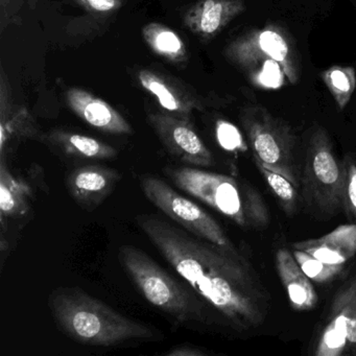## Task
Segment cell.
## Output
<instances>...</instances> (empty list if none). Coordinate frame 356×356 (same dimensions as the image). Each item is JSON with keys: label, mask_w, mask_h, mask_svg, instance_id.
Segmentation results:
<instances>
[{"label": "cell", "mask_w": 356, "mask_h": 356, "mask_svg": "<svg viewBox=\"0 0 356 356\" xmlns=\"http://www.w3.org/2000/svg\"><path fill=\"white\" fill-rule=\"evenodd\" d=\"M32 189L24 181L13 176L5 161L0 166V212L3 218H20L29 209Z\"/></svg>", "instance_id": "cell-20"}, {"label": "cell", "mask_w": 356, "mask_h": 356, "mask_svg": "<svg viewBox=\"0 0 356 356\" xmlns=\"http://www.w3.org/2000/svg\"><path fill=\"white\" fill-rule=\"evenodd\" d=\"M216 134L218 145L226 151L237 153L247 149L238 129L226 120H218L216 122Z\"/></svg>", "instance_id": "cell-25"}, {"label": "cell", "mask_w": 356, "mask_h": 356, "mask_svg": "<svg viewBox=\"0 0 356 356\" xmlns=\"http://www.w3.org/2000/svg\"><path fill=\"white\" fill-rule=\"evenodd\" d=\"M304 195L310 206L325 214L343 209V168L323 128L312 133L301 175Z\"/></svg>", "instance_id": "cell-7"}, {"label": "cell", "mask_w": 356, "mask_h": 356, "mask_svg": "<svg viewBox=\"0 0 356 356\" xmlns=\"http://www.w3.org/2000/svg\"><path fill=\"white\" fill-rule=\"evenodd\" d=\"M86 11L93 14H112L124 5V0H76Z\"/></svg>", "instance_id": "cell-26"}, {"label": "cell", "mask_w": 356, "mask_h": 356, "mask_svg": "<svg viewBox=\"0 0 356 356\" xmlns=\"http://www.w3.org/2000/svg\"><path fill=\"white\" fill-rule=\"evenodd\" d=\"M254 162H255L256 168L259 170L262 178L264 179L266 184L270 187V191L274 193L275 197L278 200L283 211L287 216H293L298 207V201H299L298 189L299 188L296 187L289 179L285 178L282 175L268 170L256 160H254Z\"/></svg>", "instance_id": "cell-22"}, {"label": "cell", "mask_w": 356, "mask_h": 356, "mask_svg": "<svg viewBox=\"0 0 356 356\" xmlns=\"http://www.w3.org/2000/svg\"><path fill=\"white\" fill-rule=\"evenodd\" d=\"M276 268L291 307L300 312L316 307L318 303L316 289L291 252L286 249L278 250Z\"/></svg>", "instance_id": "cell-16"}, {"label": "cell", "mask_w": 356, "mask_h": 356, "mask_svg": "<svg viewBox=\"0 0 356 356\" xmlns=\"http://www.w3.org/2000/svg\"><path fill=\"white\" fill-rule=\"evenodd\" d=\"M140 86L155 97L164 112L191 120L195 111L204 109V102L197 93L174 76L152 70L137 72Z\"/></svg>", "instance_id": "cell-11"}, {"label": "cell", "mask_w": 356, "mask_h": 356, "mask_svg": "<svg viewBox=\"0 0 356 356\" xmlns=\"http://www.w3.org/2000/svg\"><path fill=\"white\" fill-rule=\"evenodd\" d=\"M68 107L87 124L102 132L114 135L133 134L128 120L111 105L88 91L72 88L66 92Z\"/></svg>", "instance_id": "cell-14"}, {"label": "cell", "mask_w": 356, "mask_h": 356, "mask_svg": "<svg viewBox=\"0 0 356 356\" xmlns=\"http://www.w3.org/2000/svg\"><path fill=\"white\" fill-rule=\"evenodd\" d=\"M166 176L181 191L197 197L245 229L270 225L268 206L257 189L226 175L193 168H168Z\"/></svg>", "instance_id": "cell-3"}, {"label": "cell", "mask_w": 356, "mask_h": 356, "mask_svg": "<svg viewBox=\"0 0 356 356\" xmlns=\"http://www.w3.org/2000/svg\"><path fill=\"white\" fill-rule=\"evenodd\" d=\"M120 264L143 297L177 322H202L204 312L199 302L147 253L133 245H122Z\"/></svg>", "instance_id": "cell-5"}, {"label": "cell", "mask_w": 356, "mask_h": 356, "mask_svg": "<svg viewBox=\"0 0 356 356\" xmlns=\"http://www.w3.org/2000/svg\"><path fill=\"white\" fill-rule=\"evenodd\" d=\"M245 11L243 0H199L183 16V26L197 38H216Z\"/></svg>", "instance_id": "cell-12"}, {"label": "cell", "mask_w": 356, "mask_h": 356, "mask_svg": "<svg viewBox=\"0 0 356 356\" xmlns=\"http://www.w3.org/2000/svg\"><path fill=\"white\" fill-rule=\"evenodd\" d=\"M49 309L58 326L78 341L112 347L130 341H152L151 327L116 312L78 287H59L49 295Z\"/></svg>", "instance_id": "cell-2"}, {"label": "cell", "mask_w": 356, "mask_h": 356, "mask_svg": "<svg viewBox=\"0 0 356 356\" xmlns=\"http://www.w3.org/2000/svg\"><path fill=\"white\" fill-rule=\"evenodd\" d=\"M143 37L152 51L165 61L176 65H183L188 61L186 44L170 26L160 22L145 24Z\"/></svg>", "instance_id": "cell-19"}, {"label": "cell", "mask_w": 356, "mask_h": 356, "mask_svg": "<svg viewBox=\"0 0 356 356\" xmlns=\"http://www.w3.org/2000/svg\"><path fill=\"white\" fill-rule=\"evenodd\" d=\"M343 209L350 222H356V158L352 154L343 157Z\"/></svg>", "instance_id": "cell-24"}, {"label": "cell", "mask_w": 356, "mask_h": 356, "mask_svg": "<svg viewBox=\"0 0 356 356\" xmlns=\"http://www.w3.org/2000/svg\"><path fill=\"white\" fill-rule=\"evenodd\" d=\"M293 248L326 264L343 266L356 255V222L341 225L318 238L298 241Z\"/></svg>", "instance_id": "cell-15"}, {"label": "cell", "mask_w": 356, "mask_h": 356, "mask_svg": "<svg viewBox=\"0 0 356 356\" xmlns=\"http://www.w3.org/2000/svg\"><path fill=\"white\" fill-rule=\"evenodd\" d=\"M241 124L247 133L254 160L268 170L282 175L299 188L302 172L296 160L297 139L289 124L260 106L243 110Z\"/></svg>", "instance_id": "cell-6"}, {"label": "cell", "mask_w": 356, "mask_h": 356, "mask_svg": "<svg viewBox=\"0 0 356 356\" xmlns=\"http://www.w3.org/2000/svg\"><path fill=\"white\" fill-rule=\"evenodd\" d=\"M225 57L245 72L254 86L280 88L284 78L291 85L299 81V61L289 35L280 26L253 30L233 40Z\"/></svg>", "instance_id": "cell-4"}, {"label": "cell", "mask_w": 356, "mask_h": 356, "mask_svg": "<svg viewBox=\"0 0 356 356\" xmlns=\"http://www.w3.org/2000/svg\"><path fill=\"white\" fill-rule=\"evenodd\" d=\"M293 255L308 278L314 282H329L343 270L341 264H326L300 250H293Z\"/></svg>", "instance_id": "cell-23"}, {"label": "cell", "mask_w": 356, "mask_h": 356, "mask_svg": "<svg viewBox=\"0 0 356 356\" xmlns=\"http://www.w3.org/2000/svg\"><path fill=\"white\" fill-rule=\"evenodd\" d=\"M0 149L3 155L6 145L13 137H31L36 134L34 120L28 110L12 104L11 89L3 70L0 76Z\"/></svg>", "instance_id": "cell-17"}, {"label": "cell", "mask_w": 356, "mask_h": 356, "mask_svg": "<svg viewBox=\"0 0 356 356\" xmlns=\"http://www.w3.org/2000/svg\"><path fill=\"white\" fill-rule=\"evenodd\" d=\"M339 110H343L356 88V74L350 66H332L321 74Z\"/></svg>", "instance_id": "cell-21"}, {"label": "cell", "mask_w": 356, "mask_h": 356, "mask_svg": "<svg viewBox=\"0 0 356 356\" xmlns=\"http://www.w3.org/2000/svg\"><path fill=\"white\" fill-rule=\"evenodd\" d=\"M137 224L175 272L233 328L249 330L264 322L268 299L238 250L191 236L154 216H138Z\"/></svg>", "instance_id": "cell-1"}, {"label": "cell", "mask_w": 356, "mask_h": 356, "mask_svg": "<svg viewBox=\"0 0 356 356\" xmlns=\"http://www.w3.org/2000/svg\"><path fill=\"white\" fill-rule=\"evenodd\" d=\"M45 140L70 157L87 160L113 159L118 151L112 145L86 135L63 130H54L45 135Z\"/></svg>", "instance_id": "cell-18"}, {"label": "cell", "mask_w": 356, "mask_h": 356, "mask_svg": "<svg viewBox=\"0 0 356 356\" xmlns=\"http://www.w3.org/2000/svg\"><path fill=\"white\" fill-rule=\"evenodd\" d=\"M207 352L204 350L200 349L193 346H178V347L172 348L170 352L166 353L168 356H205L207 355Z\"/></svg>", "instance_id": "cell-27"}, {"label": "cell", "mask_w": 356, "mask_h": 356, "mask_svg": "<svg viewBox=\"0 0 356 356\" xmlns=\"http://www.w3.org/2000/svg\"><path fill=\"white\" fill-rule=\"evenodd\" d=\"M316 356H356V275L335 293Z\"/></svg>", "instance_id": "cell-9"}, {"label": "cell", "mask_w": 356, "mask_h": 356, "mask_svg": "<svg viewBox=\"0 0 356 356\" xmlns=\"http://www.w3.org/2000/svg\"></svg>", "instance_id": "cell-28"}, {"label": "cell", "mask_w": 356, "mask_h": 356, "mask_svg": "<svg viewBox=\"0 0 356 356\" xmlns=\"http://www.w3.org/2000/svg\"><path fill=\"white\" fill-rule=\"evenodd\" d=\"M122 180L114 168L103 165H86L76 168L68 175L66 186L72 199L87 210L101 205Z\"/></svg>", "instance_id": "cell-13"}, {"label": "cell", "mask_w": 356, "mask_h": 356, "mask_svg": "<svg viewBox=\"0 0 356 356\" xmlns=\"http://www.w3.org/2000/svg\"><path fill=\"white\" fill-rule=\"evenodd\" d=\"M147 120L168 153L183 163L202 168L213 164V155L195 132L191 120L163 111L149 114Z\"/></svg>", "instance_id": "cell-10"}, {"label": "cell", "mask_w": 356, "mask_h": 356, "mask_svg": "<svg viewBox=\"0 0 356 356\" xmlns=\"http://www.w3.org/2000/svg\"><path fill=\"white\" fill-rule=\"evenodd\" d=\"M140 184L149 202L195 237L226 249L236 250L224 229L211 216L177 193L168 183L156 177L145 176L141 178Z\"/></svg>", "instance_id": "cell-8"}]
</instances>
